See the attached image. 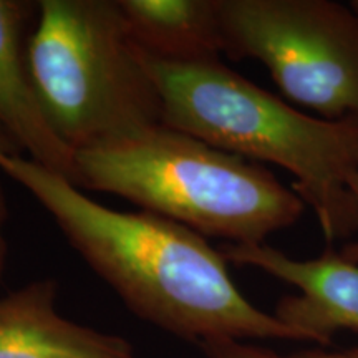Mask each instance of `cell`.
Returning <instances> with one entry per match:
<instances>
[{"label":"cell","instance_id":"7a4b0ae2","mask_svg":"<svg viewBox=\"0 0 358 358\" xmlns=\"http://www.w3.org/2000/svg\"><path fill=\"white\" fill-rule=\"evenodd\" d=\"M143 58L163 101V124L289 171L294 192L315 213L329 245L358 236V204L348 189L358 173V120L303 113L221 58L192 64Z\"/></svg>","mask_w":358,"mask_h":358},{"label":"cell","instance_id":"3957f363","mask_svg":"<svg viewBox=\"0 0 358 358\" xmlns=\"http://www.w3.org/2000/svg\"><path fill=\"white\" fill-rule=\"evenodd\" d=\"M75 163L77 187L116 194L227 244H266L307 208L262 164L166 124L80 151Z\"/></svg>","mask_w":358,"mask_h":358},{"label":"cell","instance_id":"5b68a950","mask_svg":"<svg viewBox=\"0 0 358 358\" xmlns=\"http://www.w3.org/2000/svg\"><path fill=\"white\" fill-rule=\"evenodd\" d=\"M222 53L256 60L289 100L358 120V15L335 0H217Z\"/></svg>","mask_w":358,"mask_h":358},{"label":"cell","instance_id":"4fadbf2b","mask_svg":"<svg viewBox=\"0 0 358 358\" xmlns=\"http://www.w3.org/2000/svg\"><path fill=\"white\" fill-rule=\"evenodd\" d=\"M8 217V208H7V199L3 194L2 182H0V277L3 274V267H6V259H7V241L3 236V227H6Z\"/></svg>","mask_w":358,"mask_h":358},{"label":"cell","instance_id":"6da1fadb","mask_svg":"<svg viewBox=\"0 0 358 358\" xmlns=\"http://www.w3.org/2000/svg\"><path fill=\"white\" fill-rule=\"evenodd\" d=\"M93 272L140 319L196 345L214 338L313 342L257 308L237 289L221 250L186 226L146 211L122 213L24 155L0 156Z\"/></svg>","mask_w":358,"mask_h":358},{"label":"cell","instance_id":"9c48e42d","mask_svg":"<svg viewBox=\"0 0 358 358\" xmlns=\"http://www.w3.org/2000/svg\"><path fill=\"white\" fill-rule=\"evenodd\" d=\"M129 37L145 55L168 64L221 58L217 0H116Z\"/></svg>","mask_w":358,"mask_h":358},{"label":"cell","instance_id":"52a82bcc","mask_svg":"<svg viewBox=\"0 0 358 358\" xmlns=\"http://www.w3.org/2000/svg\"><path fill=\"white\" fill-rule=\"evenodd\" d=\"M38 2L0 0V127L30 159L77 186L75 153L45 118L27 64V29Z\"/></svg>","mask_w":358,"mask_h":358},{"label":"cell","instance_id":"8fae6325","mask_svg":"<svg viewBox=\"0 0 358 358\" xmlns=\"http://www.w3.org/2000/svg\"><path fill=\"white\" fill-rule=\"evenodd\" d=\"M348 189H350L352 196L355 198L358 204V173H355L353 176H350V179H348ZM337 252L338 256L345 259L347 262L357 264L358 266V237L353 241H347V243H343V245L337 250Z\"/></svg>","mask_w":358,"mask_h":358},{"label":"cell","instance_id":"30bf717a","mask_svg":"<svg viewBox=\"0 0 358 358\" xmlns=\"http://www.w3.org/2000/svg\"><path fill=\"white\" fill-rule=\"evenodd\" d=\"M206 358H290L244 340L214 338L198 343Z\"/></svg>","mask_w":358,"mask_h":358},{"label":"cell","instance_id":"5bb4252c","mask_svg":"<svg viewBox=\"0 0 358 358\" xmlns=\"http://www.w3.org/2000/svg\"><path fill=\"white\" fill-rule=\"evenodd\" d=\"M22 153H24V151L20 150V146L13 141V138L6 131V129L0 127V156H13Z\"/></svg>","mask_w":358,"mask_h":358},{"label":"cell","instance_id":"8992f818","mask_svg":"<svg viewBox=\"0 0 358 358\" xmlns=\"http://www.w3.org/2000/svg\"><path fill=\"white\" fill-rule=\"evenodd\" d=\"M227 262L254 267L294 285L297 295H285L274 315L310 335L313 343L329 347L338 330L358 332V266L338 256L332 245L315 259H295L267 244H224Z\"/></svg>","mask_w":358,"mask_h":358},{"label":"cell","instance_id":"7c38bea8","mask_svg":"<svg viewBox=\"0 0 358 358\" xmlns=\"http://www.w3.org/2000/svg\"><path fill=\"white\" fill-rule=\"evenodd\" d=\"M290 358H358V347L343 348V350H325V348H312L289 355Z\"/></svg>","mask_w":358,"mask_h":358},{"label":"cell","instance_id":"9a60e30c","mask_svg":"<svg viewBox=\"0 0 358 358\" xmlns=\"http://www.w3.org/2000/svg\"><path fill=\"white\" fill-rule=\"evenodd\" d=\"M348 6H350V7H352V10L355 12L357 15H358V0H352V2L348 3Z\"/></svg>","mask_w":358,"mask_h":358},{"label":"cell","instance_id":"ba28073f","mask_svg":"<svg viewBox=\"0 0 358 358\" xmlns=\"http://www.w3.org/2000/svg\"><path fill=\"white\" fill-rule=\"evenodd\" d=\"M57 294L42 279L0 297V358H136L124 337L60 315Z\"/></svg>","mask_w":358,"mask_h":358},{"label":"cell","instance_id":"277c9868","mask_svg":"<svg viewBox=\"0 0 358 358\" xmlns=\"http://www.w3.org/2000/svg\"><path fill=\"white\" fill-rule=\"evenodd\" d=\"M27 64L45 118L75 155L163 124L116 0H40Z\"/></svg>","mask_w":358,"mask_h":358}]
</instances>
